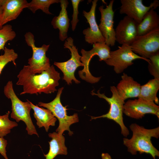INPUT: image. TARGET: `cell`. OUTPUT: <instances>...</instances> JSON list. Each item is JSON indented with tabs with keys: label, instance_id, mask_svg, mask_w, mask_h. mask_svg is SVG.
<instances>
[{
	"label": "cell",
	"instance_id": "cell-31",
	"mask_svg": "<svg viewBox=\"0 0 159 159\" xmlns=\"http://www.w3.org/2000/svg\"><path fill=\"white\" fill-rule=\"evenodd\" d=\"M101 157L102 159H112L110 155L107 153H102Z\"/></svg>",
	"mask_w": 159,
	"mask_h": 159
},
{
	"label": "cell",
	"instance_id": "cell-10",
	"mask_svg": "<svg viewBox=\"0 0 159 159\" xmlns=\"http://www.w3.org/2000/svg\"><path fill=\"white\" fill-rule=\"evenodd\" d=\"M64 48L69 49L71 52V57L67 61L61 62H54V64L57 67L63 72V78L68 85L72 84L73 80L76 84L80 81L75 77L74 73L77 69L80 66H83L80 62L81 56L78 52L77 49L73 44V39L71 37L67 38L65 41Z\"/></svg>",
	"mask_w": 159,
	"mask_h": 159
},
{
	"label": "cell",
	"instance_id": "cell-2",
	"mask_svg": "<svg viewBox=\"0 0 159 159\" xmlns=\"http://www.w3.org/2000/svg\"><path fill=\"white\" fill-rule=\"evenodd\" d=\"M132 135L129 139H123V144L127 148L128 151L132 155L145 153L150 155L154 159L159 156V151L153 145L151 139L154 137H159V127L147 129L136 123L130 126Z\"/></svg>",
	"mask_w": 159,
	"mask_h": 159
},
{
	"label": "cell",
	"instance_id": "cell-9",
	"mask_svg": "<svg viewBox=\"0 0 159 159\" xmlns=\"http://www.w3.org/2000/svg\"><path fill=\"white\" fill-rule=\"evenodd\" d=\"M132 51L146 59L159 52V28L137 36L130 45Z\"/></svg>",
	"mask_w": 159,
	"mask_h": 159
},
{
	"label": "cell",
	"instance_id": "cell-3",
	"mask_svg": "<svg viewBox=\"0 0 159 159\" xmlns=\"http://www.w3.org/2000/svg\"><path fill=\"white\" fill-rule=\"evenodd\" d=\"M4 92L5 96L11 100V117L17 122L23 121L26 125V130L29 135L38 134L31 118L30 112L32 109L29 101L23 102L16 95L13 88L12 81H9L4 86Z\"/></svg>",
	"mask_w": 159,
	"mask_h": 159
},
{
	"label": "cell",
	"instance_id": "cell-7",
	"mask_svg": "<svg viewBox=\"0 0 159 159\" xmlns=\"http://www.w3.org/2000/svg\"><path fill=\"white\" fill-rule=\"evenodd\" d=\"M24 37L27 44L32 50V56L28 60L29 68L35 74H40L50 66L49 59L46 56L49 45L44 44L40 47H37L34 36L30 32H26Z\"/></svg>",
	"mask_w": 159,
	"mask_h": 159
},
{
	"label": "cell",
	"instance_id": "cell-4",
	"mask_svg": "<svg viewBox=\"0 0 159 159\" xmlns=\"http://www.w3.org/2000/svg\"><path fill=\"white\" fill-rule=\"evenodd\" d=\"M110 90L112 94L110 97H107L104 93H100V90H98L97 93L93 90L92 91L91 94L92 95H97L106 101L110 105V108L109 112L106 114L98 117L91 116V120L106 118L113 120L120 126L122 134L127 137L129 134V131L125 125L123 120V113L125 100L119 94L116 87L111 86L110 87Z\"/></svg>",
	"mask_w": 159,
	"mask_h": 159
},
{
	"label": "cell",
	"instance_id": "cell-13",
	"mask_svg": "<svg viewBox=\"0 0 159 159\" xmlns=\"http://www.w3.org/2000/svg\"><path fill=\"white\" fill-rule=\"evenodd\" d=\"M120 14H125L137 23H140L146 13L150 9H155L159 6V1L155 0L148 6L144 5L142 0H121Z\"/></svg>",
	"mask_w": 159,
	"mask_h": 159
},
{
	"label": "cell",
	"instance_id": "cell-30",
	"mask_svg": "<svg viewBox=\"0 0 159 159\" xmlns=\"http://www.w3.org/2000/svg\"><path fill=\"white\" fill-rule=\"evenodd\" d=\"M3 0H0V29H1L2 28V27L1 26L0 21L2 14L3 12Z\"/></svg>",
	"mask_w": 159,
	"mask_h": 159
},
{
	"label": "cell",
	"instance_id": "cell-21",
	"mask_svg": "<svg viewBox=\"0 0 159 159\" xmlns=\"http://www.w3.org/2000/svg\"><path fill=\"white\" fill-rule=\"evenodd\" d=\"M151 9L144 16L141 21L138 24V36L142 35L159 28V16Z\"/></svg>",
	"mask_w": 159,
	"mask_h": 159
},
{
	"label": "cell",
	"instance_id": "cell-1",
	"mask_svg": "<svg viewBox=\"0 0 159 159\" xmlns=\"http://www.w3.org/2000/svg\"><path fill=\"white\" fill-rule=\"evenodd\" d=\"M17 77L18 80L16 85L23 86V91L20 95L54 92L57 91L56 87L59 85L60 79L59 73L56 70L53 65L38 74L32 72L29 65H24Z\"/></svg>",
	"mask_w": 159,
	"mask_h": 159
},
{
	"label": "cell",
	"instance_id": "cell-23",
	"mask_svg": "<svg viewBox=\"0 0 159 159\" xmlns=\"http://www.w3.org/2000/svg\"><path fill=\"white\" fill-rule=\"evenodd\" d=\"M59 2V0H32L29 3L28 8L33 13H35L37 10L41 9L46 14H52L49 10L50 6Z\"/></svg>",
	"mask_w": 159,
	"mask_h": 159
},
{
	"label": "cell",
	"instance_id": "cell-11",
	"mask_svg": "<svg viewBox=\"0 0 159 159\" xmlns=\"http://www.w3.org/2000/svg\"><path fill=\"white\" fill-rule=\"evenodd\" d=\"M123 113L130 117L141 119L147 114H151L159 118V106L153 101L138 98L129 100L124 105Z\"/></svg>",
	"mask_w": 159,
	"mask_h": 159
},
{
	"label": "cell",
	"instance_id": "cell-25",
	"mask_svg": "<svg viewBox=\"0 0 159 159\" xmlns=\"http://www.w3.org/2000/svg\"><path fill=\"white\" fill-rule=\"evenodd\" d=\"M15 32L10 24L4 25L0 29V51L4 50L6 42L11 41L16 37Z\"/></svg>",
	"mask_w": 159,
	"mask_h": 159
},
{
	"label": "cell",
	"instance_id": "cell-12",
	"mask_svg": "<svg viewBox=\"0 0 159 159\" xmlns=\"http://www.w3.org/2000/svg\"><path fill=\"white\" fill-rule=\"evenodd\" d=\"M114 0L110 1L105 8L103 6L99 8L101 15L100 23L98 26L100 30L105 39V44L113 46L116 42L115 29L114 28V11L113 10Z\"/></svg>",
	"mask_w": 159,
	"mask_h": 159
},
{
	"label": "cell",
	"instance_id": "cell-8",
	"mask_svg": "<svg viewBox=\"0 0 159 159\" xmlns=\"http://www.w3.org/2000/svg\"><path fill=\"white\" fill-rule=\"evenodd\" d=\"M116 50L111 51L109 58L105 61L107 65L114 67V70L117 74L122 73L132 65L133 61L135 59H142L148 63L150 61L149 59H145L134 53L130 45L122 44Z\"/></svg>",
	"mask_w": 159,
	"mask_h": 159
},
{
	"label": "cell",
	"instance_id": "cell-5",
	"mask_svg": "<svg viewBox=\"0 0 159 159\" xmlns=\"http://www.w3.org/2000/svg\"><path fill=\"white\" fill-rule=\"evenodd\" d=\"M64 87H62L58 90L56 97L51 102L47 103L39 102L38 105L42 107L50 110L54 115L58 119L59 125L56 130L59 134L62 135L65 130L68 131L69 136L73 134V132L69 129L70 126L72 124L79 122V118L77 113H74L72 115H67L66 107L67 106H63L62 105L60 97Z\"/></svg>",
	"mask_w": 159,
	"mask_h": 159
},
{
	"label": "cell",
	"instance_id": "cell-14",
	"mask_svg": "<svg viewBox=\"0 0 159 159\" xmlns=\"http://www.w3.org/2000/svg\"><path fill=\"white\" fill-rule=\"evenodd\" d=\"M138 24L128 16L124 17L115 29L116 41L122 45H130L138 36Z\"/></svg>",
	"mask_w": 159,
	"mask_h": 159
},
{
	"label": "cell",
	"instance_id": "cell-27",
	"mask_svg": "<svg viewBox=\"0 0 159 159\" xmlns=\"http://www.w3.org/2000/svg\"><path fill=\"white\" fill-rule=\"evenodd\" d=\"M148 68L150 74L154 78L159 79V52L149 58Z\"/></svg>",
	"mask_w": 159,
	"mask_h": 159
},
{
	"label": "cell",
	"instance_id": "cell-28",
	"mask_svg": "<svg viewBox=\"0 0 159 159\" xmlns=\"http://www.w3.org/2000/svg\"><path fill=\"white\" fill-rule=\"evenodd\" d=\"M82 1L81 0H71V1L73 8V14L72 15V20L71 21L72 29L74 31L76 28L79 19H78V14L79 13L78 7L80 3Z\"/></svg>",
	"mask_w": 159,
	"mask_h": 159
},
{
	"label": "cell",
	"instance_id": "cell-24",
	"mask_svg": "<svg viewBox=\"0 0 159 159\" xmlns=\"http://www.w3.org/2000/svg\"><path fill=\"white\" fill-rule=\"evenodd\" d=\"M10 112L0 115V137L4 138L11 132V130L18 125L17 123L9 118Z\"/></svg>",
	"mask_w": 159,
	"mask_h": 159
},
{
	"label": "cell",
	"instance_id": "cell-19",
	"mask_svg": "<svg viewBox=\"0 0 159 159\" xmlns=\"http://www.w3.org/2000/svg\"><path fill=\"white\" fill-rule=\"evenodd\" d=\"M30 106L34 111L33 115L37 121L36 124L39 128L44 127L48 132L50 126H54L57 118L52 112L47 109L39 107L29 101Z\"/></svg>",
	"mask_w": 159,
	"mask_h": 159
},
{
	"label": "cell",
	"instance_id": "cell-6",
	"mask_svg": "<svg viewBox=\"0 0 159 159\" xmlns=\"http://www.w3.org/2000/svg\"><path fill=\"white\" fill-rule=\"evenodd\" d=\"M111 52L109 46L105 42L97 43L93 44V48L90 51H86L82 49V55L80 60L84 67L82 70L78 72L79 76L82 80L87 82L93 84L98 82L101 77H96L92 75L89 69L90 62L92 58L95 55L98 56L99 61H105L109 58Z\"/></svg>",
	"mask_w": 159,
	"mask_h": 159
},
{
	"label": "cell",
	"instance_id": "cell-18",
	"mask_svg": "<svg viewBox=\"0 0 159 159\" xmlns=\"http://www.w3.org/2000/svg\"><path fill=\"white\" fill-rule=\"evenodd\" d=\"M61 10L59 15L54 17L51 21V24L55 29L59 31V38L63 41L67 38V32L69 25L67 8L69 4L67 0H60Z\"/></svg>",
	"mask_w": 159,
	"mask_h": 159
},
{
	"label": "cell",
	"instance_id": "cell-29",
	"mask_svg": "<svg viewBox=\"0 0 159 159\" xmlns=\"http://www.w3.org/2000/svg\"><path fill=\"white\" fill-rule=\"evenodd\" d=\"M7 140L4 138L0 137V153L5 159H9L6 154V148Z\"/></svg>",
	"mask_w": 159,
	"mask_h": 159
},
{
	"label": "cell",
	"instance_id": "cell-16",
	"mask_svg": "<svg viewBox=\"0 0 159 159\" xmlns=\"http://www.w3.org/2000/svg\"><path fill=\"white\" fill-rule=\"evenodd\" d=\"M29 4L26 0H3L1 26L16 19L24 9L28 8Z\"/></svg>",
	"mask_w": 159,
	"mask_h": 159
},
{
	"label": "cell",
	"instance_id": "cell-26",
	"mask_svg": "<svg viewBox=\"0 0 159 159\" xmlns=\"http://www.w3.org/2000/svg\"><path fill=\"white\" fill-rule=\"evenodd\" d=\"M4 50V54L0 55V74L3 68L9 62H12L15 66H16L15 60L18 56L13 49L5 47Z\"/></svg>",
	"mask_w": 159,
	"mask_h": 159
},
{
	"label": "cell",
	"instance_id": "cell-15",
	"mask_svg": "<svg viewBox=\"0 0 159 159\" xmlns=\"http://www.w3.org/2000/svg\"><path fill=\"white\" fill-rule=\"evenodd\" d=\"M98 0H94L90 10L88 12L83 11L84 16L87 20L90 27L84 29L83 33L85 35L86 42L91 44L97 43L105 42V39L99 29L95 19V11Z\"/></svg>",
	"mask_w": 159,
	"mask_h": 159
},
{
	"label": "cell",
	"instance_id": "cell-22",
	"mask_svg": "<svg viewBox=\"0 0 159 159\" xmlns=\"http://www.w3.org/2000/svg\"><path fill=\"white\" fill-rule=\"evenodd\" d=\"M159 89V79L154 78L150 80L146 83L141 86L138 98L154 102L159 104L157 94Z\"/></svg>",
	"mask_w": 159,
	"mask_h": 159
},
{
	"label": "cell",
	"instance_id": "cell-20",
	"mask_svg": "<svg viewBox=\"0 0 159 159\" xmlns=\"http://www.w3.org/2000/svg\"><path fill=\"white\" fill-rule=\"evenodd\" d=\"M48 136L52 139L49 142V149L48 153L44 154L45 159H54L58 155H67V150L65 145L64 136L56 132L50 133Z\"/></svg>",
	"mask_w": 159,
	"mask_h": 159
},
{
	"label": "cell",
	"instance_id": "cell-17",
	"mask_svg": "<svg viewBox=\"0 0 159 159\" xmlns=\"http://www.w3.org/2000/svg\"><path fill=\"white\" fill-rule=\"evenodd\" d=\"M121 77V80L116 87L120 95L124 100L128 98L138 97L140 90V84L124 73Z\"/></svg>",
	"mask_w": 159,
	"mask_h": 159
}]
</instances>
